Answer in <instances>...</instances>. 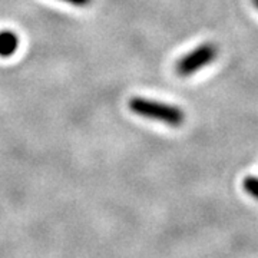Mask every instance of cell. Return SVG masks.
<instances>
[{"instance_id": "cell-1", "label": "cell", "mask_w": 258, "mask_h": 258, "mask_svg": "<svg viewBox=\"0 0 258 258\" xmlns=\"http://www.w3.org/2000/svg\"><path fill=\"white\" fill-rule=\"evenodd\" d=\"M128 108L137 116L157 120L171 128H179L185 122V112L182 111V108L165 102L154 101L144 96L131 98L128 102Z\"/></svg>"}, {"instance_id": "cell-4", "label": "cell", "mask_w": 258, "mask_h": 258, "mask_svg": "<svg viewBox=\"0 0 258 258\" xmlns=\"http://www.w3.org/2000/svg\"><path fill=\"white\" fill-rule=\"evenodd\" d=\"M242 188L244 191L252 197L254 200H258V176L247 175L242 179Z\"/></svg>"}, {"instance_id": "cell-2", "label": "cell", "mask_w": 258, "mask_h": 258, "mask_svg": "<svg viewBox=\"0 0 258 258\" xmlns=\"http://www.w3.org/2000/svg\"><path fill=\"white\" fill-rule=\"evenodd\" d=\"M220 47L214 42H204L192 50L186 52L175 62L174 71L179 78H189L198 71L210 64L218 57Z\"/></svg>"}, {"instance_id": "cell-5", "label": "cell", "mask_w": 258, "mask_h": 258, "mask_svg": "<svg viewBox=\"0 0 258 258\" xmlns=\"http://www.w3.org/2000/svg\"><path fill=\"white\" fill-rule=\"evenodd\" d=\"M59 2L68 3V5L75 6V8H86L92 3V0H59Z\"/></svg>"}, {"instance_id": "cell-6", "label": "cell", "mask_w": 258, "mask_h": 258, "mask_svg": "<svg viewBox=\"0 0 258 258\" xmlns=\"http://www.w3.org/2000/svg\"><path fill=\"white\" fill-rule=\"evenodd\" d=\"M251 3H252V6L258 10V0H251Z\"/></svg>"}, {"instance_id": "cell-3", "label": "cell", "mask_w": 258, "mask_h": 258, "mask_svg": "<svg viewBox=\"0 0 258 258\" xmlns=\"http://www.w3.org/2000/svg\"><path fill=\"white\" fill-rule=\"evenodd\" d=\"M20 39L13 30L0 32V57H10L18 52Z\"/></svg>"}]
</instances>
